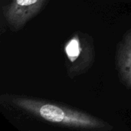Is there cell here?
<instances>
[{"mask_svg": "<svg viewBox=\"0 0 131 131\" xmlns=\"http://www.w3.org/2000/svg\"><path fill=\"white\" fill-rule=\"evenodd\" d=\"M8 101L15 108L44 121L81 130H111L108 123L88 113L32 97L11 95Z\"/></svg>", "mask_w": 131, "mask_h": 131, "instance_id": "cell-1", "label": "cell"}, {"mask_svg": "<svg viewBox=\"0 0 131 131\" xmlns=\"http://www.w3.org/2000/svg\"><path fill=\"white\" fill-rule=\"evenodd\" d=\"M48 0H12L3 9L4 17L12 31H18L43 8Z\"/></svg>", "mask_w": 131, "mask_h": 131, "instance_id": "cell-3", "label": "cell"}, {"mask_svg": "<svg viewBox=\"0 0 131 131\" xmlns=\"http://www.w3.org/2000/svg\"><path fill=\"white\" fill-rule=\"evenodd\" d=\"M116 67L121 83L131 89V29L127 31L118 45Z\"/></svg>", "mask_w": 131, "mask_h": 131, "instance_id": "cell-4", "label": "cell"}, {"mask_svg": "<svg viewBox=\"0 0 131 131\" xmlns=\"http://www.w3.org/2000/svg\"><path fill=\"white\" fill-rule=\"evenodd\" d=\"M68 75L71 78L86 73L94 64L95 48L93 38L81 31L74 33L64 45Z\"/></svg>", "mask_w": 131, "mask_h": 131, "instance_id": "cell-2", "label": "cell"}]
</instances>
